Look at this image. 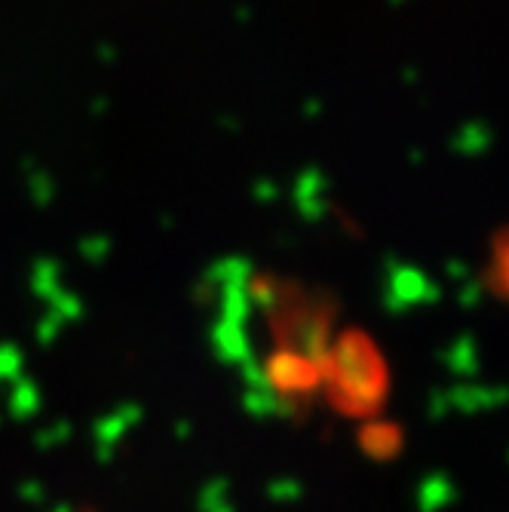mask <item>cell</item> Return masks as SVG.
<instances>
[{"mask_svg": "<svg viewBox=\"0 0 509 512\" xmlns=\"http://www.w3.org/2000/svg\"><path fill=\"white\" fill-rule=\"evenodd\" d=\"M488 283L497 295L509 298V230L494 237L488 255Z\"/></svg>", "mask_w": 509, "mask_h": 512, "instance_id": "obj_1", "label": "cell"}]
</instances>
